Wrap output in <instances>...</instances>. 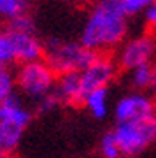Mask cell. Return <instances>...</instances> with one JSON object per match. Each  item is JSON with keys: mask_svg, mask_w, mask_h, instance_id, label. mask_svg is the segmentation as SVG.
I'll list each match as a JSON object with an SVG mask.
<instances>
[{"mask_svg": "<svg viewBox=\"0 0 156 158\" xmlns=\"http://www.w3.org/2000/svg\"><path fill=\"white\" fill-rule=\"evenodd\" d=\"M84 109L88 111L95 119H104L111 113V95H109V88H100L88 93L84 97L83 102Z\"/></svg>", "mask_w": 156, "mask_h": 158, "instance_id": "11", "label": "cell"}, {"mask_svg": "<svg viewBox=\"0 0 156 158\" xmlns=\"http://www.w3.org/2000/svg\"><path fill=\"white\" fill-rule=\"evenodd\" d=\"M61 104L60 100H58V97L55 95V93H49L47 97H44L42 100H39L37 104H35V111L39 114H47V113H53L55 109H58Z\"/></svg>", "mask_w": 156, "mask_h": 158, "instance_id": "19", "label": "cell"}, {"mask_svg": "<svg viewBox=\"0 0 156 158\" xmlns=\"http://www.w3.org/2000/svg\"><path fill=\"white\" fill-rule=\"evenodd\" d=\"M151 91L156 95V72H154V77H153V85H151Z\"/></svg>", "mask_w": 156, "mask_h": 158, "instance_id": "21", "label": "cell"}, {"mask_svg": "<svg viewBox=\"0 0 156 158\" xmlns=\"http://www.w3.org/2000/svg\"><path fill=\"white\" fill-rule=\"evenodd\" d=\"M130 16L117 0H96L81 28L79 40L96 55H109L128 39Z\"/></svg>", "mask_w": 156, "mask_h": 158, "instance_id": "1", "label": "cell"}, {"mask_svg": "<svg viewBox=\"0 0 156 158\" xmlns=\"http://www.w3.org/2000/svg\"><path fill=\"white\" fill-rule=\"evenodd\" d=\"M0 21H2V19H0Z\"/></svg>", "mask_w": 156, "mask_h": 158, "instance_id": "23", "label": "cell"}, {"mask_svg": "<svg viewBox=\"0 0 156 158\" xmlns=\"http://www.w3.org/2000/svg\"><path fill=\"white\" fill-rule=\"evenodd\" d=\"M156 53V39L151 32L133 35L125 40L116 53V63L123 70H133L140 65L153 62Z\"/></svg>", "mask_w": 156, "mask_h": 158, "instance_id": "6", "label": "cell"}, {"mask_svg": "<svg viewBox=\"0 0 156 158\" xmlns=\"http://www.w3.org/2000/svg\"><path fill=\"white\" fill-rule=\"evenodd\" d=\"M44 60L58 76L70 72H83L96 58V53L81 44V40H61L58 37L46 40Z\"/></svg>", "mask_w": 156, "mask_h": 158, "instance_id": "3", "label": "cell"}, {"mask_svg": "<svg viewBox=\"0 0 156 158\" xmlns=\"http://www.w3.org/2000/svg\"><path fill=\"white\" fill-rule=\"evenodd\" d=\"M16 72L7 65H0V104L16 95Z\"/></svg>", "mask_w": 156, "mask_h": 158, "instance_id": "14", "label": "cell"}, {"mask_svg": "<svg viewBox=\"0 0 156 158\" xmlns=\"http://www.w3.org/2000/svg\"><path fill=\"white\" fill-rule=\"evenodd\" d=\"M142 18H144L146 27L149 30H156V2L151 4L144 12H142Z\"/></svg>", "mask_w": 156, "mask_h": 158, "instance_id": "20", "label": "cell"}, {"mask_svg": "<svg viewBox=\"0 0 156 158\" xmlns=\"http://www.w3.org/2000/svg\"><path fill=\"white\" fill-rule=\"evenodd\" d=\"M32 109L19 93L0 104V151L12 156L32 121Z\"/></svg>", "mask_w": 156, "mask_h": 158, "instance_id": "2", "label": "cell"}, {"mask_svg": "<svg viewBox=\"0 0 156 158\" xmlns=\"http://www.w3.org/2000/svg\"><path fill=\"white\" fill-rule=\"evenodd\" d=\"M53 93L58 97L61 106H81L84 102V93H83V86H81L79 72L58 76Z\"/></svg>", "mask_w": 156, "mask_h": 158, "instance_id": "10", "label": "cell"}, {"mask_svg": "<svg viewBox=\"0 0 156 158\" xmlns=\"http://www.w3.org/2000/svg\"><path fill=\"white\" fill-rule=\"evenodd\" d=\"M156 69L147 63V65H140V67L133 69L128 72V83L133 88V91H146L151 90L153 85V77H154Z\"/></svg>", "mask_w": 156, "mask_h": 158, "instance_id": "12", "label": "cell"}, {"mask_svg": "<svg viewBox=\"0 0 156 158\" xmlns=\"http://www.w3.org/2000/svg\"><path fill=\"white\" fill-rule=\"evenodd\" d=\"M7 30H18V32H35V19L30 16V12L12 19L7 23Z\"/></svg>", "mask_w": 156, "mask_h": 158, "instance_id": "18", "label": "cell"}, {"mask_svg": "<svg viewBox=\"0 0 156 158\" xmlns=\"http://www.w3.org/2000/svg\"><path fill=\"white\" fill-rule=\"evenodd\" d=\"M79 4H84V2H89V0H77Z\"/></svg>", "mask_w": 156, "mask_h": 158, "instance_id": "22", "label": "cell"}, {"mask_svg": "<svg viewBox=\"0 0 156 158\" xmlns=\"http://www.w3.org/2000/svg\"><path fill=\"white\" fill-rule=\"evenodd\" d=\"M56 79L58 74L44 58L37 62L21 63L16 70V85L21 97L35 104L55 91Z\"/></svg>", "mask_w": 156, "mask_h": 158, "instance_id": "4", "label": "cell"}, {"mask_svg": "<svg viewBox=\"0 0 156 158\" xmlns=\"http://www.w3.org/2000/svg\"><path fill=\"white\" fill-rule=\"evenodd\" d=\"M117 2L121 4V7L128 16H137V14H142L156 0H117Z\"/></svg>", "mask_w": 156, "mask_h": 158, "instance_id": "17", "label": "cell"}, {"mask_svg": "<svg viewBox=\"0 0 156 158\" xmlns=\"http://www.w3.org/2000/svg\"><path fill=\"white\" fill-rule=\"evenodd\" d=\"M14 51H12L11 37L7 34V30L0 28V65H11L14 63Z\"/></svg>", "mask_w": 156, "mask_h": 158, "instance_id": "16", "label": "cell"}, {"mask_svg": "<svg viewBox=\"0 0 156 158\" xmlns=\"http://www.w3.org/2000/svg\"><path fill=\"white\" fill-rule=\"evenodd\" d=\"M117 70L119 67L116 63V58H112L111 55H96L95 60L83 72H79L84 97L100 88H109L112 81L117 77Z\"/></svg>", "mask_w": 156, "mask_h": 158, "instance_id": "8", "label": "cell"}, {"mask_svg": "<svg viewBox=\"0 0 156 158\" xmlns=\"http://www.w3.org/2000/svg\"><path fill=\"white\" fill-rule=\"evenodd\" d=\"M116 123L156 118V98L146 91H130L117 98L112 107Z\"/></svg>", "mask_w": 156, "mask_h": 158, "instance_id": "7", "label": "cell"}, {"mask_svg": "<svg viewBox=\"0 0 156 158\" xmlns=\"http://www.w3.org/2000/svg\"><path fill=\"white\" fill-rule=\"evenodd\" d=\"M28 0H0V19L12 21L28 12Z\"/></svg>", "mask_w": 156, "mask_h": 158, "instance_id": "13", "label": "cell"}, {"mask_svg": "<svg viewBox=\"0 0 156 158\" xmlns=\"http://www.w3.org/2000/svg\"><path fill=\"white\" fill-rule=\"evenodd\" d=\"M11 37L12 51H14V60L19 65L42 60L46 53L44 40L40 39L37 32H18V30H7Z\"/></svg>", "mask_w": 156, "mask_h": 158, "instance_id": "9", "label": "cell"}, {"mask_svg": "<svg viewBox=\"0 0 156 158\" xmlns=\"http://www.w3.org/2000/svg\"><path fill=\"white\" fill-rule=\"evenodd\" d=\"M98 151H100L102 158H123L121 149L117 146L116 139H114V134L112 132H107L104 134L100 139V144H98Z\"/></svg>", "mask_w": 156, "mask_h": 158, "instance_id": "15", "label": "cell"}, {"mask_svg": "<svg viewBox=\"0 0 156 158\" xmlns=\"http://www.w3.org/2000/svg\"><path fill=\"white\" fill-rule=\"evenodd\" d=\"M111 132L114 134L123 158H133L156 142V118L116 123Z\"/></svg>", "mask_w": 156, "mask_h": 158, "instance_id": "5", "label": "cell"}]
</instances>
